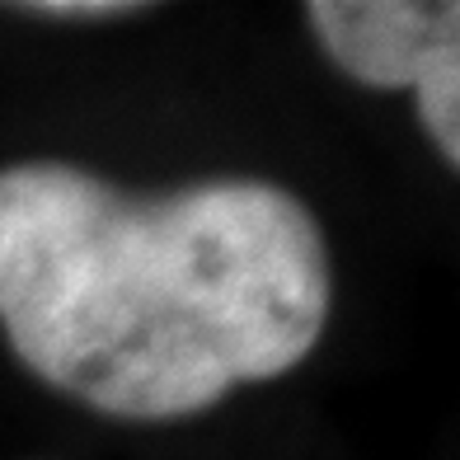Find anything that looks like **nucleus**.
I'll use <instances>...</instances> for the list:
<instances>
[{"label": "nucleus", "instance_id": "1", "mask_svg": "<svg viewBox=\"0 0 460 460\" xmlns=\"http://www.w3.org/2000/svg\"><path fill=\"white\" fill-rule=\"evenodd\" d=\"M333 268L320 221L263 179L137 198L61 160L0 170V329L38 381L164 423L301 367Z\"/></svg>", "mask_w": 460, "mask_h": 460}, {"label": "nucleus", "instance_id": "2", "mask_svg": "<svg viewBox=\"0 0 460 460\" xmlns=\"http://www.w3.org/2000/svg\"><path fill=\"white\" fill-rule=\"evenodd\" d=\"M333 66L371 90H413L432 57L460 48L456 5L413 0H315L305 10Z\"/></svg>", "mask_w": 460, "mask_h": 460}, {"label": "nucleus", "instance_id": "3", "mask_svg": "<svg viewBox=\"0 0 460 460\" xmlns=\"http://www.w3.org/2000/svg\"><path fill=\"white\" fill-rule=\"evenodd\" d=\"M418 118L447 164H460V48H447L418 75Z\"/></svg>", "mask_w": 460, "mask_h": 460}, {"label": "nucleus", "instance_id": "4", "mask_svg": "<svg viewBox=\"0 0 460 460\" xmlns=\"http://www.w3.org/2000/svg\"><path fill=\"white\" fill-rule=\"evenodd\" d=\"M29 14L43 19H118V14H137L132 0H38L24 5Z\"/></svg>", "mask_w": 460, "mask_h": 460}]
</instances>
